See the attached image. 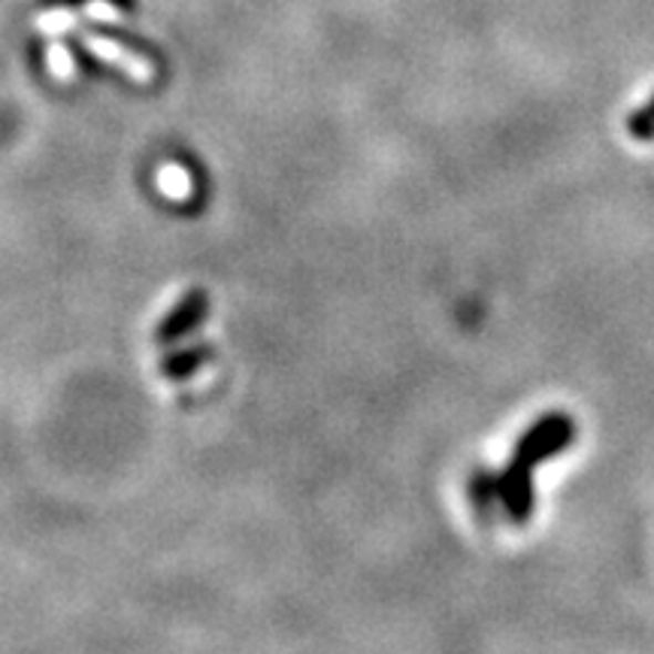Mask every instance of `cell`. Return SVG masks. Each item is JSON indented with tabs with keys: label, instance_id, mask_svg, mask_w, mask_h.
<instances>
[{
	"label": "cell",
	"instance_id": "5b68a950",
	"mask_svg": "<svg viewBox=\"0 0 654 654\" xmlns=\"http://www.w3.org/2000/svg\"><path fill=\"white\" fill-rule=\"evenodd\" d=\"M627 127H631V134L633 137H640V139H648L654 137V97L648 101V104L640 110V113H633L631 115V122H627Z\"/></svg>",
	"mask_w": 654,
	"mask_h": 654
},
{
	"label": "cell",
	"instance_id": "277c9868",
	"mask_svg": "<svg viewBox=\"0 0 654 654\" xmlns=\"http://www.w3.org/2000/svg\"><path fill=\"white\" fill-rule=\"evenodd\" d=\"M494 497H500L497 494V476H488V473H479L476 479H473V500L476 506L488 512V506L494 504Z\"/></svg>",
	"mask_w": 654,
	"mask_h": 654
},
{
	"label": "cell",
	"instance_id": "6da1fadb",
	"mask_svg": "<svg viewBox=\"0 0 654 654\" xmlns=\"http://www.w3.org/2000/svg\"><path fill=\"white\" fill-rule=\"evenodd\" d=\"M573 436H575V425L570 415H563V413L542 415L540 422L518 439L516 458H512V464H509L506 470H516L521 473V476H530V470H533L537 464H542V460L551 458V455H561L563 448L573 443Z\"/></svg>",
	"mask_w": 654,
	"mask_h": 654
},
{
	"label": "cell",
	"instance_id": "3957f363",
	"mask_svg": "<svg viewBox=\"0 0 654 654\" xmlns=\"http://www.w3.org/2000/svg\"><path fill=\"white\" fill-rule=\"evenodd\" d=\"M207 357V349H191V352H183V355H173L164 361V373H170V376H185V373H191L197 367V361H204Z\"/></svg>",
	"mask_w": 654,
	"mask_h": 654
},
{
	"label": "cell",
	"instance_id": "7a4b0ae2",
	"mask_svg": "<svg viewBox=\"0 0 654 654\" xmlns=\"http://www.w3.org/2000/svg\"><path fill=\"white\" fill-rule=\"evenodd\" d=\"M204 315H207V294L191 291V294L164 319V324L158 328V343H173V340H179L185 333H191L197 324L204 322Z\"/></svg>",
	"mask_w": 654,
	"mask_h": 654
}]
</instances>
